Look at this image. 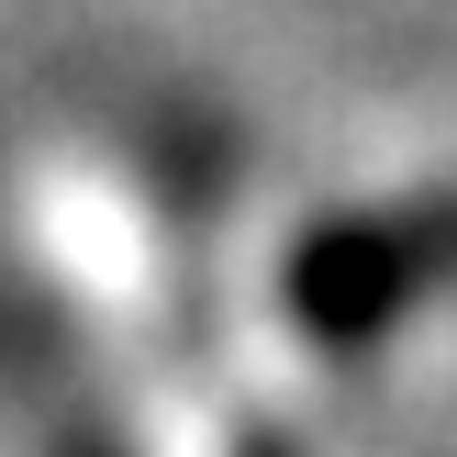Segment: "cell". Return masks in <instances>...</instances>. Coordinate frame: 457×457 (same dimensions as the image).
I'll return each mask as SVG.
<instances>
[{
	"mask_svg": "<svg viewBox=\"0 0 457 457\" xmlns=\"http://www.w3.org/2000/svg\"><path fill=\"white\" fill-rule=\"evenodd\" d=\"M457 279V190L413 201V212H357V223H324V235L290 257V312L302 335L324 346H369L391 335L424 290Z\"/></svg>",
	"mask_w": 457,
	"mask_h": 457,
	"instance_id": "1",
	"label": "cell"
},
{
	"mask_svg": "<svg viewBox=\"0 0 457 457\" xmlns=\"http://www.w3.org/2000/svg\"><path fill=\"white\" fill-rule=\"evenodd\" d=\"M89 457H101V446H89Z\"/></svg>",
	"mask_w": 457,
	"mask_h": 457,
	"instance_id": "2",
	"label": "cell"
}]
</instances>
